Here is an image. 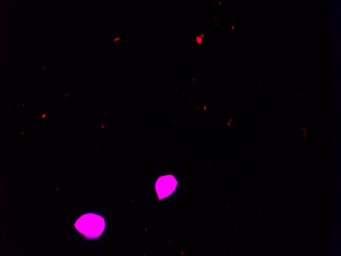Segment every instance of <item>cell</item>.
<instances>
[{
  "label": "cell",
  "instance_id": "1",
  "mask_svg": "<svg viewBox=\"0 0 341 256\" xmlns=\"http://www.w3.org/2000/svg\"><path fill=\"white\" fill-rule=\"evenodd\" d=\"M76 228L85 237L95 238L101 235L105 228V221L101 216L94 214H86L75 223Z\"/></svg>",
  "mask_w": 341,
  "mask_h": 256
},
{
  "label": "cell",
  "instance_id": "2",
  "mask_svg": "<svg viewBox=\"0 0 341 256\" xmlns=\"http://www.w3.org/2000/svg\"><path fill=\"white\" fill-rule=\"evenodd\" d=\"M177 181L172 175L160 177L155 184V189L160 199L167 197L175 190Z\"/></svg>",
  "mask_w": 341,
  "mask_h": 256
}]
</instances>
